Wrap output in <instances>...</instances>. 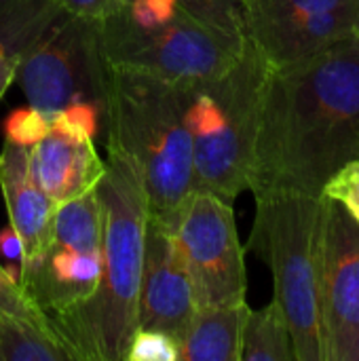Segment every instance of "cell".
<instances>
[{
    "label": "cell",
    "mask_w": 359,
    "mask_h": 361,
    "mask_svg": "<svg viewBox=\"0 0 359 361\" xmlns=\"http://www.w3.org/2000/svg\"><path fill=\"white\" fill-rule=\"evenodd\" d=\"M359 159V32L271 68L250 190L320 197L345 163Z\"/></svg>",
    "instance_id": "6da1fadb"
},
{
    "label": "cell",
    "mask_w": 359,
    "mask_h": 361,
    "mask_svg": "<svg viewBox=\"0 0 359 361\" xmlns=\"http://www.w3.org/2000/svg\"><path fill=\"white\" fill-rule=\"evenodd\" d=\"M97 195L104 214L99 286L83 305L49 319V330L74 361H125L135 332L148 201L140 169L112 146Z\"/></svg>",
    "instance_id": "7a4b0ae2"
},
{
    "label": "cell",
    "mask_w": 359,
    "mask_h": 361,
    "mask_svg": "<svg viewBox=\"0 0 359 361\" xmlns=\"http://www.w3.org/2000/svg\"><path fill=\"white\" fill-rule=\"evenodd\" d=\"M197 85L106 68L108 146L133 161L142 173L148 216L171 231L193 195L186 114Z\"/></svg>",
    "instance_id": "3957f363"
},
{
    "label": "cell",
    "mask_w": 359,
    "mask_h": 361,
    "mask_svg": "<svg viewBox=\"0 0 359 361\" xmlns=\"http://www.w3.org/2000/svg\"><path fill=\"white\" fill-rule=\"evenodd\" d=\"M269 70L245 36L239 59L220 76L195 87L186 114L193 140V192L205 190L233 203L250 190Z\"/></svg>",
    "instance_id": "277c9868"
},
{
    "label": "cell",
    "mask_w": 359,
    "mask_h": 361,
    "mask_svg": "<svg viewBox=\"0 0 359 361\" xmlns=\"http://www.w3.org/2000/svg\"><path fill=\"white\" fill-rule=\"evenodd\" d=\"M326 197H256L250 250L271 269L275 300L292 334L296 361H324L322 247Z\"/></svg>",
    "instance_id": "5b68a950"
},
{
    "label": "cell",
    "mask_w": 359,
    "mask_h": 361,
    "mask_svg": "<svg viewBox=\"0 0 359 361\" xmlns=\"http://www.w3.org/2000/svg\"><path fill=\"white\" fill-rule=\"evenodd\" d=\"M99 44L110 68L176 82H203L239 59L245 34L218 30L186 13L144 23L108 13L99 21Z\"/></svg>",
    "instance_id": "8992f818"
},
{
    "label": "cell",
    "mask_w": 359,
    "mask_h": 361,
    "mask_svg": "<svg viewBox=\"0 0 359 361\" xmlns=\"http://www.w3.org/2000/svg\"><path fill=\"white\" fill-rule=\"evenodd\" d=\"M104 214L97 188L57 203L53 233L36 262L19 273V288L30 305L49 319L91 298L99 286L104 256Z\"/></svg>",
    "instance_id": "52a82bcc"
},
{
    "label": "cell",
    "mask_w": 359,
    "mask_h": 361,
    "mask_svg": "<svg viewBox=\"0 0 359 361\" xmlns=\"http://www.w3.org/2000/svg\"><path fill=\"white\" fill-rule=\"evenodd\" d=\"M106 68L99 21L61 8L19 55L17 76L28 104L51 121L74 102H93L106 116Z\"/></svg>",
    "instance_id": "ba28073f"
},
{
    "label": "cell",
    "mask_w": 359,
    "mask_h": 361,
    "mask_svg": "<svg viewBox=\"0 0 359 361\" xmlns=\"http://www.w3.org/2000/svg\"><path fill=\"white\" fill-rule=\"evenodd\" d=\"M174 235L193 279L199 309L245 300L248 273L233 203L195 190L174 226Z\"/></svg>",
    "instance_id": "9c48e42d"
},
{
    "label": "cell",
    "mask_w": 359,
    "mask_h": 361,
    "mask_svg": "<svg viewBox=\"0 0 359 361\" xmlns=\"http://www.w3.org/2000/svg\"><path fill=\"white\" fill-rule=\"evenodd\" d=\"M243 30L269 68H284L359 32V0H245Z\"/></svg>",
    "instance_id": "30bf717a"
},
{
    "label": "cell",
    "mask_w": 359,
    "mask_h": 361,
    "mask_svg": "<svg viewBox=\"0 0 359 361\" xmlns=\"http://www.w3.org/2000/svg\"><path fill=\"white\" fill-rule=\"evenodd\" d=\"M320 302L324 361H359V224L328 197Z\"/></svg>",
    "instance_id": "8fae6325"
},
{
    "label": "cell",
    "mask_w": 359,
    "mask_h": 361,
    "mask_svg": "<svg viewBox=\"0 0 359 361\" xmlns=\"http://www.w3.org/2000/svg\"><path fill=\"white\" fill-rule=\"evenodd\" d=\"M197 311L195 286L174 231L148 216L135 330L163 332L180 343Z\"/></svg>",
    "instance_id": "7c38bea8"
},
{
    "label": "cell",
    "mask_w": 359,
    "mask_h": 361,
    "mask_svg": "<svg viewBox=\"0 0 359 361\" xmlns=\"http://www.w3.org/2000/svg\"><path fill=\"white\" fill-rule=\"evenodd\" d=\"M30 173L40 190L63 203L97 188L106 173L93 137L51 125L49 133L30 146Z\"/></svg>",
    "instance_id": "4fadbf2b"
},
{
    "label": "cell",
    "mask_w": 359,
    "mask_h": 361,
    "mask_svg": "<svg viewBox=\"0 0 359 361\" xmlns=\"http://www.w3.org/2000/svg\"><path fill=\"white\" fill-rule=\"evenodd\" d=\"M0 188L8 212V224L23 245V260L19 264V273H23L49 245L57 207L30 173V146L4 140L0 150Z\"/></svg>",
    "instance_id": "5bb4252c"
},
{
    "label": "cell",
    "mask_w": 359,
    "mask_h": 361,
    "mask_svg": "<svg viewBox=\"0 0 359 361\" xmlns=\"http://www.w3.org/2000/svg\"><path fill=\"white\" fill-rule=\"evenodd\" d=\"M248 300L199 309L180 341V361H241Z\"/></svg>",
    "instance_id": "9a60e30c"
},
{
    "label": "cell",
    "mask_w": 359,
    "mask_h": 361,
    "mask_svg": "<svg viewBox=\"0 0 359 361\" xmlns=\"http://www.w3.org/2000/svg\"><path fill=\"white\" fill-rule=\"evenodd\" d=\"M241 361H296L288 319L275 298L258 311L250 309L241 338Z\"/></svg>",
    "instance_id": "2e32d148"
},
{
    "label": "cell",
    "mask_w": 359,
    "mask_h": 361,
    "mask_svg": "<svg viewBox=\"0 0 359 361\" xmlns=\"http://www.w3.org/2000/svg\"><path fill=\"white\" fill-rule=\"evenodd\" d=\"M0 361H74V357L47 326L0 315Z\"/></svg>",
    "instance_id": "e0dca14e"
},
{
    "label": "cell",
    "mask_w": 359,
    "mask_h": 361,
    "mask_svg": "<svg viewBox=\"0 0 359 361\" xmlns=\"http://www.w3.org/2000/svg\"><path fill=\"white\" fill-rule=\"evenodd\" d=\"M243 2L245 0H176V4L190 17L233 34H245Z\"/></svg>",
    "instance_id": "ac0fdd59"
},
{
    "label": "cell",
    "mask_w": 359,
    "mask_h": 361,
    "mask_svg": "<svg viewBox=\"0 0 359 361\" xmlns=\"http://www.w3.org/2000/svg\"><path fill=\"white\" fill-rule=\"evenodd\" d=\"M322 195L339 203L351 220L359 224V159L345 163L330 180L324 184Z\"/></svg>",
    "instance_id": "d6986e66"
},
{
    "label": "cell",
    "mask_w": 359,
    "mask_h": 361,
    "mask_svg": "<svg viewBox=\"0 0 359 361\" xmlns=\"http://www.w3.org/2000/svg\"><path fill=\"white\" fill-rule=\"evenodd\" d=\"M180 343L163 332L135 330L125 361H178Z\"/></svg>",
    "instance_id": "ffe728a7"
},
{
    "label": "cell",
    "mask_w": 359,
    "mask_h": 361,
    "mask_svg": "<svg viewBox=\"0 0 359 361\" xmlns=\"http://www.w3.org/2000/svg\"><path fill=\"white\" fill-rule=\"evenodd\" d=\"M51 129V118H47L40 110L28 106L13 110L4 121V140L13 144L34 146L42 140Z\"/></svg>",
    "instance_id": "44dd1931"
},
{
    "label": "cell",
    "mask_w": 359,
    "mask_h": 361,
    "mask_svg": "<svg viewBox=\"0 0 359 361\" xmlns=\"http://www.w3.org/2000/svg\"><path fill=\"white\" fill-rule=\"evenodd\" d=\"M0 315H11L17 319H28V322L47 326L42 315L23 296L19 281L11 275L8 269H2V264H0Z\"/></svg>",
    "instance_id": "7402d4cb"
},
{
    "label": "cell",
    "mask_w": 359,
    "mask_h": 361,
    "mask_svg": "<svg viewBox=\"0 0 359 361\" xmlns=\"http://www.w3.org/2000/svg\"><path fill=\"white\" fill-rule=\"evenodd\" d=\"M66 13L91 19V21H102L114 6L116 0H55Z\"/></svg>",
    "instance_id": "603a6c76"
},
{
    "label": "cell",
    "mask_w": 359,
    "mask_h": 361,
    "mask_svg": "<svg viewBox=\"0 0 359 361\" xmlns=\"http://www.w3.org/2000/svg\"><path fill=\"white\" fill-rule=\"evenodd\" d=\"M0 254L11 262L21 264V260H23V245H21L19 235L13 231L11 224L0 231Z\"/></svg>",
    "instance_id": "cb8c5ba5"
},
{
    "label": "cell",
    "mask_w": 359,
    "mask_h": 361,
    "mask_svg": "<svg viewBox=\"0 0 359 361\" xmlns=\"http://www.w3.org/2000/svg\"><path fill=\"white\" fill-rule=\"evenodd\" d=\"M17 78V59L11 57L4 49H0V99Z\"/></svg>",
    "instance_id": "d4e9b609"
}]
</instances>
